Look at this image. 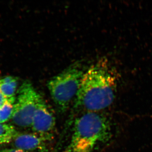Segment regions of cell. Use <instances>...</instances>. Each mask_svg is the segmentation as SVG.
I'll use <instances>...</instances> for the list:
<instances>
[{
    "instance_id": "9c48e42d",
    "label": "cell",
    "mask_w": 152,
    "mask_h": 152,
    "mask_svg": "<svg viewBox=\"0 0 152 152\" xmlns=\"http://www.w3.org/2000/svg\"><path fill=\"white\" fill-rule=\"evenodd\" d=\"M15 101V99H7L6 102L0 107V124H5L12 119Z\"/></svg>"
},
{
    "instance_id": "8992f818",
    "label": "cell",
    "mask_w": 152,
    "mask_h": 152,
    "mask_svg": "<svg viewBox=\"0 0 152 152\" xmlns=\"http://www.w3.org/2000/svg\"><path fill=\"white\" fill-rule=\"evenodd\" d=\"M48 140L38 134L33 133H20L12 142L15 148L23 150L26 152H48Z\"/></svg>"
},
{
    "instance_id": "30bf717a",
    "label": "cell",
    "mask_w": 152,
    "mask_h": 152,
    "mask_svg": "<svg viewBox=\"0 0 152 152\" xmlns=\"http://www.w3.org/2000/svg\"><path fill=\"white\" fill-rule=\"evenodd\" d=\"M7 100V99L3 94L0 91V107H1Z\"/></svg>"
},
{
    "instance_id": "8fae6325",
    "label": "cell",
    "mask_w": 152,
    "mask_h": 152,
    "mask_svg": "<svg viewBox=\"0 0 152 152\" xmlns=\"http://www.w3.org/2000/svg\"><path fill=\"white\" fill-rule=\"evenodd\" d=\"M4 152H27L23 150L18 149L14 148L13 149L8 150Z\"/></svg>"
},
{
    "instance_id": "52a82bcc",
    "label": "cell",
    "mask_w": 152,
    "mask_h": 152,
    "mask_svg": "<svg viewBox=\"0 0 152 152\" xmlns=\"http://www.w3.org/2000/svg\"><path fill=\"white\" fill-rule=\"evenodd\" d=\"M18 85L16 79L11 76L5 77L0 80V91L7 99H15Z\"/></svg>"
},
{
    "instance_id": "3957f363",
    "label": "cell",
    "mask_w": 152,
    "mask_h": 152,
    "mask_svg": "<svg viewBox=\"0 0 152 152\" xmlns=\"http://www.w3.org/2000/svg\"><path fill=\"white\" fill-rule=\"evenodd\" d=\"M85 72L81 65L77 63L48 81L47 86L50 94L60 113L66 111L75 100Z\"/></svg>"
},
{
    "instance_id": "277c9868",
    "label": "cell",
    "mask_w": 152,
    "mask_h": 152,
    "mask_svg": "<svg viewBox=\"0 0 152 152\" xmlns=\"http://www.w3.org/2000/svg\"><path fill=\"white\" fill-rule=\"evenodd\" d=\"M42 97L31 83H24L19 89L16 101L14 104L12 118L14 124L21 127H30Z\"/></svg>"
},
{
    "instance_id": "ba28073f",
    "label": "cell",
    "mask_w": 152,
    "mask_h": 152,
    "mask_svg": "<svg viewBox=\"0 0 152 152\" xmlns=\"http://www.w3.org/2000/svg\"><path fill=\"white\" fill-rule=\"evenodd\" d=\"M18 132L13 126L0 124V147L12 142Z\"/></svg>"
},
{
    "instance_id": "5b68a950",
    "label": "cell",
    "mask_w": 152,
    "mask_h": 152,
    "mask_svg": "<svg viewBox=\"0 0 152 152\" xmlns=\"http://www.w3.org/2000/svg\"><path fill=\"white\" fill-rule=\"evenodd\" d=\"M56 126L55 116L42 97L37 106L31 127L34 133L50 141Z\"/></svg>"
},
{
    "instance_id": "6da1fadb",
    "label": "cell",
    "mask_w": 152,
    "mask_h": 152,
    "mask_svg": "<svg viewBox=\"0 0 152 152\" xmlns=\"http://www.w3.org/2000/svg\"><path fill=\"white\" fill-rule=\"evenodd\" d=\"M118 78L116 69L106 59L92 65L85 71L74 109L99 112L107 108L115 98Z\"/></svg>"
},
{
    "instance_id": "7a4b0ae2",
    "label": "cell",
    "mask_w": 152,
    "mask_h": 152,
    "mask_svg": "<svg viewBox=\"0 0 152 152\" xmlns=\"http://www.w3.org/2000/svg\"><path fill=\"white\" fill-rule=\"evenodd\" d=\"M108 119L99 112H86L76 119L69 142L64 152H93L112 137Z\"/></svg>"
}]
</instances>
